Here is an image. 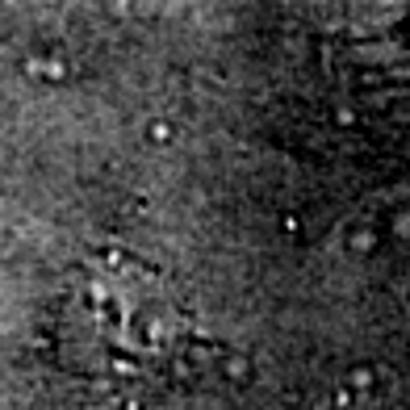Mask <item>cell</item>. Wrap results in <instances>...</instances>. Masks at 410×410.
Segmentation results:
<instances>
[{
	"label": "cell",
	"instance_id": "cell-3",
	"mask_svg": "<svg viewBox=\"0 0 410 410\" xmlns=\"http://www.w3.org/2000/svg\"><path fill=\"white\" fill-rule=\"evenodd\" d=\"M63 76H67V63L55 59V63H50V80H63Z\"/></svg>",
	"mask_w": 410,
	"mask_h": 410
},
{
	"label": "cell",
	"instance_id": "cell-1",
	"mask_svg": "<svg viewBox=\"0 0 410 410\" xmlns=\"http://www.w3.org/2000/svg\"><path fill=\"white\" fill-rule=\"evenodd\" d=\"M147 138H151V142H168V138H172V122H151V126H147Z\"/></svg>",
	"mask_w": 410,
	"mask_h": 410
},
{
	"label": "cell",
	"instance_id": "cell-2",
	"mask_svg": "<svg viewBox=\"0 0 410 410\" xmlns=\"http://www.w3.org/2000/svg\"><path fill=\"white\" fill-rule=\"evenodd\" d=\"M109 13H114V17H126V13H130V0H109Z\"/></svg>",
	"mask_w": 410,
	"mask_h": 410
}]
</instances>
